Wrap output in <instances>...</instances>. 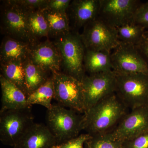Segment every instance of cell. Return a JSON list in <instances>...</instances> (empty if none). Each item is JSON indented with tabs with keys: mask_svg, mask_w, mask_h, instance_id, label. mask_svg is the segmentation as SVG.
Listing matches in <instances>:
<instances>
[{
	"mask_svg": "<svg viewBox=\"0 0 148 148\" xmlns=\"http://www.w3.org/2000/svg\"><path fill=\"white\" fill-rule=\"evenodd\" d=\"M54 44L61 55L65 73L82 81L86 74L84 66L85 47L80 35L71 32L57 38Z\"/></svg>",
	"mask_w": 148,
	"mask_h": 148,
	"instance_id": "3957f363",
	"label": "cell"
},
{
	"mask_svg": "<svg viewBox=\"0 0 148 148\" xmlns=\"http://www.w3.org/2000/svg\"><path fill=\"white\" fill-rule=\"evenodd\" d=\"M58 105L47 109V127L56 139L57 144L64 143L79 135L83 130L84 114Z\"/></svg>",
	"mask_w": 148,
	"mask_h": 148,
	"instance_id": "7a4b0ae2",
	"label": "cell"
},
{
	"mask_svg": "<svg viewBox=\"0 0 148 148\" xmlns=\"http://www.w3.org/2000/svg\"><path fill=\"white\" fill-rule=\"evenodd\" d=\"M30 109L8 110L0 113V140L3 145L15 147L34 123Z\"/></svg>",
	"mask_w": 148,
	"mask_h": 148,
	"instance_id": "8992f818",
	"label": "cell"
},
{
	"mask_svg": "<svg viewBox=\"0 0 148 148\" xmlns=\"http://www.w3.org/2000/svg\"><path fill=\"white\" fill-rule=\"evenodd\" d=\"M133 21L142 26L146 29H148V1L142 2L136 11Z\"/></svg>",
	"mask_w": 148,
	"mask_h": 148,
	"instance_id": "4316f807",
	"label": "cell"
},
{
	"mask_svg": "<svg viewBox=\"0 0 148 148\" xmlns=\"http://www.w3.org/2000/svg\"><path fill=\"white\" fill-rule=\"evenodd\" d=\"M28 97L47 80V73L35 65L29 58L24 62ZM28 98V97H27Z\"/></svg>",
	"mask_w": 148,
	"mask_h": 148,
	"instance_id": "44dd1931",
	"label": "cell"
},
{
	"mask_svg": "<svg viewBox=\"0 0 148 148\" xmlns=\"http://www.w3.org/2000/svg\"><path fill=\"white\" fill-rule=\"evenodd\" d=\"M49 28V35L62 36L71 32L69 17L66 12L55 11L46 8L42 10Z\"/></svg>",
	"mask_w": 148,
	"mask_h": 148,
	"instance_id": "d6986e66",
	"label": "cell"
},
{
	"mask_svg": "<svg viewBox=\"0 0 148 148\" xmlns=\"http://www.w3.org/2000/svg\"><path fill=\"white\" fill-rule=\"evenodd\" d=\"M135 46L148 66V36L145 34L140 42Z\"/></svg>",
	"mask_w": 148,
	"mask_h": 148,
	"instance_id": "4dcf8cb0",
	"label": "cell"
},
{
	"mask_svg": "<svg viewBox=\"0 0 148 148\" xmlns=\"http://www.w3.org/2000/svg\"><path fill=\"white\" fill-rule=\"evenodd\" d=\"M1 12V29L8 36L29 43H37L33 36L28 23L30 11L14 1L4 2Z\"/></svg>",
	"mask_w": 148,
	"mask_h": 148,
	"instance_id": "5b68a950",
	"label": "cell"
},
{
	"mask_svg": "<svg viewBox=\"0 0 148 148\" xmlns=\"http://www.w3.org/2000/svg\"><path fill=\"white\" fill-rule=\"evenodd\" d=\"M145 34L148 36V29H146L145 32Z\"/></svg>",
	"mask_w": 148,
	"mask_h": 148,
	"instance_id": "1f68e13d",
	"label": "cell"
},
{
	"mask_svg": "<svg viewBox=\"0 0 148 148\" xmlns=\"http://www.w3.org/2000/svg\"><path fill=\"white\" fill-rule=\"evenodd\" d=\"M91 135L86 133L70 139L64 143L57 144L53 148H84V145L91 138Z\"/></svg>",
	"mask_w": 148,
	"mask_h": 148,
	"instance_id": "484cf974",
	"label": "cell"
},
{
	"mask_svg": "<svg viewBox=\"0 0 148 148\" xmlns=\"http://www.w3.org/2000/svg\"><path fill=\"white\" fill-rule=\"evenodd\" d=\"M14 1L29 11H32L47 8L48 0H15Z\"/></svg>",
	"mask_w": 148,
	"mask_h": 148,
	"instance_id": "f1b7e54d",
	"label": "cell"
},
{
	"mask_svg": "<svg viewBox=\"0 0 148 148\" xmlns=\"http://www.w3.org/2000/svg\"><path fill=\"white\" fill-rule=\"evenodd\" d=\"M57 144L47 125L34 123L14 148H53Z\"/></svg>",
	"mask_w": 148,
	"mask_h": 148,
	"instance_id": "5bb4252c",
	"label": "cell"
},
{
	"mask_svg": "<svg viewBox=\"0 0 148 148\" xmlns=\"http://www.w3.org/2000/svg\"><path fill=\"white\" fill-rule=\"evenodd\" d=\"M84 66L86 73L88 74L113 71L111 52L85 49Z\"/></svg>",
	"mask_w": 148,
	"mask_h": 148,
	"instance_id": "ac0fdd59",
	"label": "cell"
},
{
	"mask_svg": "<svg viewBox=\"0 0 148 148\" xmlns=\"http://www.w3.org/2000/svg\"><path fill=\"white\" fill-rule=\"evenodd\" d=\"M112 71L116 74H148V66L136 46L120 43L111 52Z\"/></svg>",
	"mask_w": 148,
	"mask_h": 148,
	"instance_id": "8fae6325",
	"label": "cell"
},
{
	"mask_svg": "<svg viewBox=\"0 0 148 148\" xmlns=\"http://www.w3.org/2000/svg\"><path fill=\"white\" fill-rule=\"evenodd\" d=\"M80 35L86 49L111 52L120 44L116 29L99 16L84 26Z\"/></svg>",
	"mask_w": 148,
	"mask_h": 148,
	"instance_id": "ba28073f",
	"label": "cell"
},
{
	"mask_svg": "<svg viewBox=\"0 0 148 148\" xmlns=\"http://www.w3.org/2000/svg\"><path fill=\"white\" fill-rule=\"evenodd\" d=\"M1 75L15 85L28 97L24 62L14 61L1 64Z\"/></svg>",
	"mask_w": 148,
	"mask_h": 148,
	"instance_id": "ffe728a7",
	"label": "cell"
},
{
	"mask_svg": "<svg viewBox=\"0 0 148 148\" xmlns=\"http://www.w3.org/2000/svg\"><path fill=\"white\" fill-rule=\"evenodd\" d=\"M1 88V108L0 113L8 110L31 109L27 97L23 91L13 83L0 75Z\"/></svg>",
	"mask_w": 148,
	"mask_h": 148,
	"instance_id": "9a60e30c",
	"label": "cell"
},
{
	"mask_svg": "<svg viewBox=\"0 0 148 148\" xmlns=\"http://www.w3.org/2000/svg\"><path fill=\"white\" fill-rule=\"evenodd\" d=\"M115 93L127 109L148 106V74H116Z\"/></svg>",
	"mask_w": 148,
	"mask_h": 148,
	"instance_id": "277c9868",
	"label": "cell"
},
{
	"mask_svg": "<svg viewBox=\"0 0 148 148\" xmlns=\"http://www.w3.org/2000/svg\"><path fill=\"white\" fill-rule=\"evenodd\" d=\"M29 58L47 73L60 72L62 60L60 53L54 43L47 41L35 44L32 47Z\"/></svg>",
	"mask_w": 148,
	"mask_h": 148,
	"instance_id": "4fadbf2b",
	"label": "cell"
},
{
	"mask_svg": "<svg viewBox=\"0 0 148 148\" xmlns=\"http://www.w3.org/2000/svg\"><path fill=\"white\" fill-rule=\"evenodd\" d=\"M71 2V0H48L47 8L60 12H66Z\"/></svg>",
	"mask_w": 148,
	"mask_h": 148,
	"instance_id": "f546056e",
	"label": "cell"
},
{
	"mask_svg": "<svg viewBox=\"0 0 148 148\" xmlns=\"http://www.w3.org/2000/svg\"><path fill=\"white\" fill-rule=\"evenodd\" d=\"M28 25L31 34L35 39L49 35V28L42 10L29 12Z\"/></svg>",
	"mask_w": 148,
	"mask_h": 148,
	"instance_id": "cb8c5ba5",
	"label": "cell"
},
{
	"mask_svg": "<svg viewBox=\"0 0 148 148\" xmlns=\"http://www.w3.org/2000/svg\"><path fill=\"white\" fill-rule=\"evenodd\" d=\"M148 130V106L131 110L113 129L106 133L110 138L126 142Z\"/></svg>",
	"mask_w": 148,
	"mask_h": 148,
	"instance_id": "30bf717a",
	"label": "cell"
},
{
	"mask_svg": "<svg viewBox=\"0 0 148 148\" xmlns=\"http://www.w3.org/2000/svg\"><path fill=\"white\" fill-rule=\"evenodd\" d=\"M120 43L137 45L144 36L145 29L132 21L116 28Z\"/></svg>",
	"mask_w": 148,
	"mask_h": 148,
	"instance_id": "7402d4cb",
	"label": "cell"
},
{
	"mask_svg": "<svg viewBox=\"0 0 148 148\" xmlns=\"http://www.w3.org/2000/svg\"><path fill=\"white\" fill-rule=\"evenodd\" d=\"M54 97L58 104L84 114V96L82 82L71 76L60 72L52 75Z\"/></svg>",
	"mask_w": 148,
	"mask_h": 148,
	"instance_id": "52a82bcc",
	"label": "cell"
},
{
	"mask_svg": "<svg viewBox=\"0 0 148 148\" xmlns=\"http://www.w3.org/2000/svg\"><path fill=\"white\" fill-rule=\"evenodd\" d=\"M54 97V88L52 77L41 86L28 96L27 102L29 105H39L50 108L52 106L51 101Z\"/></svg>",
	"mask_w": 148,
	"mask_h": 148,
	"instance_id": "603a6c76",
	"label": "cell"
},
{
	"mask_svg": "<svg viewBox=\"0 0 148 148\" xmlns=\"http://www.w3.org/2000/svg\"><path fill=\"white\" fill-rule=\"evenodd\" d=\"M115 92L107 96L84 114L83 130L91 136L108 133L128 112Z\"/></svg>",
	"mask_w": 148,
	"mask_h": 148,
	"instance_id": "6da1fadb",
	"label": "cell"
},
{
	"mask_svg": "<svg viewBox=\"0 0 148 148\" xmlns=\"http://www.w3.org/2000/svg\"><path fill=\"white\" fill-rule=\"evenodd\" d=\"M34 45L7 36L3 41L1 45V64L14 61L24 62L29 58Z\"/></svg>",
	"mask_w": 148,
	"mask_h": 148,
	"instance_id": "e0dca14e",
	"label": "cell"
},
{
	"mask_svg": "<svg viewBox=\"0 0 148 148\" xmlns=\"http://www.w3.org/2000/svg\"><path fill=\"white\" fill-rule=\"evenodd\" d=\"M142 3L138 0H101L98 16L116 28L133 21Z\"/></svg>",
	"mask_w": 148,
	"mask_h": 148,
	"instance_id": "7c38bea8",
	"label": "cell"
},
{
	"mask_svg": "<svg viewBox=\"0 0 148 148\" xmlns=\"http://www.w3.org/2000/svg\"><path fill=\"white\" fill-rule=\"evenodd\" d=\"M123 148H148V130L123 143Z\"/></svg>",
	"mask_w": 148,
	"mask_h": 148,
	"instance_id": "83f0119b",
	"label": "cell"
},
{
	"mask_svg": "<svg viewBox=\"0 0 148 148\" xmlns=\"http://www.w3.org/2000/svg\"><path fill=\"white\" fill-rule=\"evenodd\" d=\"M91 136L86 143L88 148H123V142L110 138L106 134Z\"/></svg>",
	"mask_w": 148,
	"mask_h": 148,
	"instance_id": "d4e9b609",
	"label": "cell"
},
{
	"mask_svg": "<svg viewBox=\"0 0 148 148\" xmlns=\"http://www.w3.org/2000/svg\"><path fill=\"white\" fill-rule=\"evenodd\" d=\"M100 7L101 0H75L69 8L75 26L80 28L98 17Z\"/></svg>",
	"mask_w": 148,
	"mask_h": 148,
	"instance_id": "2e32d148",
	"label": "cell"
},
{
	"mask_svg": "<svg viewBox=\"0 0 148 148\" xmlns=\"http://www.w3.org/2000/svg\"><path fill=\"white\" fill-rule=\"evenodd\" d=\"M82 82L85 113L103 98L115 92L116 74L113 71L88 74Z\"/></svg>",
	"mask_w": 148,
	"mask_h": 148,
	"instance_id": "9c48e42d",
	"label": "cell"
}]
</instances>
